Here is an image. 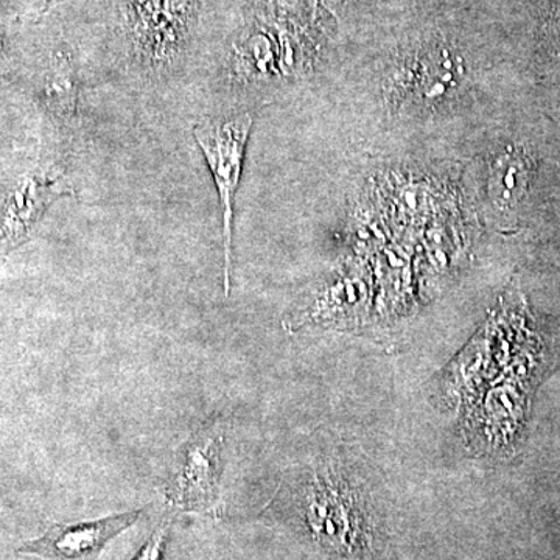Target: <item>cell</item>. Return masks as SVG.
Listing matches in <instances>:
<instances>
[{
  "label": "cell",
  "mask_w": 560,
  "mask_h": 560,
  "mask_svg": "<svg viewBox=\"0 0 560 560\" xmlns=\"http://www.w3.org/2000/svg\"><path fill=\"white\" fill-rule=\"evenodd\" d=\"M253 116L241 114L228 120L206 121L195 128V140L201 147L208 162L217 190H219L221 209H223L224 238V291L230 293L232 215H234L235 191L241 183L243 158L248 143Z\"/></svg>",
  "instance_id": "obj_1"
},
{
  "label": "cell",
  "mask_w": 560,
  "mask_h": 560,
  "mask_svg": "<svg viewBox=\"0 0 560 560\" xmlns=\"http://www.w3.org/2000/svg\"><path fill=\"white\" fill-rule=\"evenodd\" d=\"M220 434L191 438L178 456V467L168 485V500L184 511H208L219 500Z\"/></svg>",
  "instance_id": "obj_2"
},
{
  "label": "cell",
  "mask_w": 560,
  "mask_h": 560,
  "mask_svg": "<svg viewBox=\"0 0 560 560\" xmlns=\"http://www.w3.org/2000/svg\"><path fill=\"white\" fill-rule=\"evenodd\" d=\"M142 514L143 510H139L102 521L54 525L38 539L22 545L18 552L46 560H97L106 544L135 525Z\"/></svg>",
  "instance_id": "obj_3"
},
{
  "label": "cell",
  "mask_w": 560,
  "mask_h": 560,
  "mask_svg": "<svg viewBox=\"0 0 560 560\" xmlns=\"http://www.w3.org/2000/svg\"><path fill=\"white\" fill-rule=\"evenodd\" d=\"M345 499L337 489L316 485L308 500V523L323 544L341 552H353L360 544L363 545L360 539L363 528L355 508Z\"/></svg>",
  "instance_id": "obj_4"
},
{
  "label": "cell",
  "mask_w": 560,
  "mask_h": 560,
  "mask_svg": "<svg viewBox=\"0 0 560 560\" xmlns=\"http://www.w3.org/2000/svg\"><path fill=\"white\" fill-rule=\"evenodd\" d=\"M464 77L463 62L458 55L447 47L430 50L420 61L418 69V92L427 102L447 97L460 86Z\"/></svg>",
  "instance_id": "obj_5"
},
{
  "label": "cell",
  "mask_w": 560,
  "mask_h": 560,
  "mask_svg": "<svg viewBox=\"0 0 560 560\" xmlns=\"http://www.w3.org/2000/svg\"><path fill=\"white\" fill-rule=\"evenodd\" d=\"M528 183V167L521 154L504 153L493 161L489 176V195L499 208H512L521 200Z\"/></svg>",
  "instance_id": "obj_6"
},
{
  "label": "cell",
  "mask_w": 560,
  "mask_h": 560,
  "mask_svg": "<svg viewBox=\"0 0 560 560\" xmlns=\"http://www.w3.org/2000/svg\"><path fill=\"white\" fill-rule=\"evenodd\" d=\"M51 103L62 116H72L77 108V84L72 73L58 72L57 80L50 86Z\"/></svg>",
  "instance_id": "obj_7"
},
{
  "label": "cell",
  "mask_w": 560,
  "mask_h": 560,
  "mask_svg": "<svg viewBox=\"0 0 560 560\" xmlns=\"http://www.w3.org/2000/svg\"><path fill=\"white\" fill-rule=\"evenodd\" d=\"M168 522L162 523L158 529L151 534L149 540L140 548L138 555L132 560H162L164 558L165 545H167Z\"/></svg>",
  "instance_id": "obj_8"
}]
</instances>
